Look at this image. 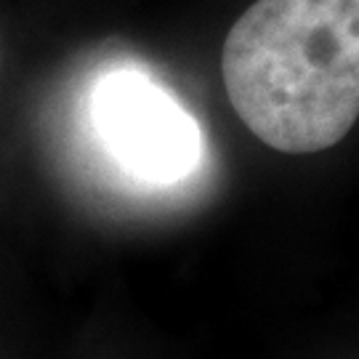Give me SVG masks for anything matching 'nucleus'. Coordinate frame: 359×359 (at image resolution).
Wrapping results in <instances>:
<instances>
[{
    "label": "nucleus",
    "mask_w": 359,
    "mask_h": 359,
    "mask_svg": "<svg viewBox=\"0 0 359 359\" xmlns=\"http://www.w3.org/2000/svg\"><path fill=\"white\" fill-rule=\"evenodd\" d=\"M221 75L266 147L330 149L359 117V0H256L231 25Z\"/></svg>",
    "instance_id": "1"
},
{
    "label": "nucleus",
    "mask_w": 359,
    "mask_h": 359,
    "mask_svg": "<svg viewBox=\"0 0 359 359\" xmlns=\"http://www.w3.org/2000/svg\"><path fill=\"white\" fill-rule=\"evenodd\" d=\"M93 123L130 176L173 184L200 160V126L181 102L142 69H115L96 86Z\"/></svg>",
    "instance_id": "2"
}]
</instances>
